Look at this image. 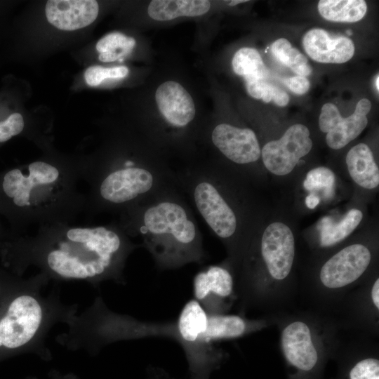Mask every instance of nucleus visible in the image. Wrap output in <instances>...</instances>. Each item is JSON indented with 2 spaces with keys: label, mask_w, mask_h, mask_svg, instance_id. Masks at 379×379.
Wrapping results in <instances>:
<instances>
[{
  "label": "nucleus",
  "mask_w": 379,
  "mask_h": 379,
  "mask_svg": "<svg viewBox=\"0 0 379 379\" xmlns=\"http://www.w3.org/2000/svg\"><path fill=\"white\" fill-rule=\"evenodd\" d=\"M371 108V101L362 98L357 102L354 113L344 118L334 104H324L321 109L319 126L322 132L326 133L328 146L339 149L359 136L367 126L366 115Z\"/></svg>",
  "instance_id": "nucleus-12"
},
{
  "label": "nucleus",
  "mask_w": 379,
  "mask_h": 379,
  "mask_svg": "<svg viewBox=\"0 0 379 379\" xmlns=\"http://www.w3.org/2000/svg\"><path fill=\"white\" fill-rule=\"evenodd\" d=\"M46 317L44 302L36 293L18 295L0 318V347L16 350L31 345L42 332Z\"/></svg>",
  "instance_id": "nucleus-8"
},
{
  "label": "nucleus",
  "mask_w": 379,
  "mask_h": 379,
  "mask_svg": "<svg viewBox=\"0 0 379 379\" xmlns=\"http://www.w3.org/2000/svg\"><path fill=\"white\" fill-rule=\"evenodd\" d=\"M267 317L279 329L287 379H322L340 339L338 322L310 310H284Z\"/></svg>",
  "instance_id": "nucleus-4"
},
{
  "label": "nucleus",
  "mask_w": 379,
  "mask_h": 379,
  "mask_svg": "<svg viewBox=\"0 0 379 379\" xmlns=\"http://www.w3.org/2000/svg\"><path fill=\"white\" fill-rule=\"evenodd\" d=\"M178 185L123 213L121 227L138 236L160 270L208 260L192 208Z\"/></svg>",
  "instance_id": "nucleus-2"
},
{
  "label": "nucleus",
  "mask_w": 379,
  "mask_h": 379,
  "mask_svg": "<svg viewBox=\"0 0 379 379\" xmlns=\"http://www.w3.org/2000/svg\"><path fill=\"white\" fill-rule=\"evenodd\" d=\"M155 99L162 116L174 127H185L195 117L192 96L176 81H168L161 84L156 91Z\"/></svg>",
  "instance_id": "nucleus-16"
},
{
  "label": "nucleus",
  "mask_w": 379,
  "mask_h": 379,
  "mask_svg": "<svg viewBox=\"0 0 379 379\" xmlns=\"http://www.w3.org/2000/svg\"><path fill=\"white\" fill-rule=\"evenodd\" d=\"M232 65L234 72L244 77L246 83L267 79L270 74L259 52L253 48L244 47L238 50Z\"/></svg>",
  "instance_id": "nucleus-22"
},
{
  "label": "nucleus",
  "mask_w": 379,
  "mask_h": 379,
  "mask_svg": "<svg viewBox=\"0 0 379 379\" xmlns=\"http://www.w3.org/2000/svg\"><path fill=\"white\" fill-rule=\"evenodd\" d=\"M271 324L266 316L248 319L243 314H208L206 335L211 342L236 339L266 328Z\"/></svg>",
  "instance_id": "nucleus-17"
},
{
  "label": "nucleus",
  "mask_w": 379,
  "mask_h": 379,
  "mask_svg": "<svg viewBox=\"0 0 379 379\" xmlns=\"http://www.w3.org/2000/svg\"><path fill=\"white\" fill-rule=\"evenodd\" d=\"M211 141L225 157L237 164L255 162L261 156L255 133L248 128L220 124L211 132Z\"/></svg>",
  "instance_id": "nucleus-13"
},
{
  "label": "nucleus",
  "mask_w": 379,
  "mask_h": 379,
  "mask_svg": "<svg viewBox=\"0 0 379 379\" xmlns=\"http://www.w3.org/2000/svg\"><path fill=\"white\" fill-rule=\"evenodd\" d=\"M367 5L364 0H321L318 11L325 20L339 22H354L366 15Z\"/></svg>",
  "instance_id": "nucleus-21"
},
{
  "label": "nucleus",
  "mask_w": 379,
  "mask_h": 379,
  "mask_svg": "<svg viewBox=\"0 0 379 379\" xmlns=\"http://www.w3.org/2000/svg\"><path fill=\"white\" fill-rule=\"evenodd\" d=\"M211 3L206 0H153L147 12L150 18L159 21L179 17H195L207 13Z\"/></svg>",
  "instance_id": "nucleus-19"
},
{
  "label": "nucleus",
  "mask_w": 379,
  "mask_h": 379,
  "mask_svg": "<svg viewBox=\"0 0 379 379\" xmlns=\"http://www.w3.org/2000/svg\"><path fill=\"white\" fill-rule=\"evenodd\" d=\"M261 100L267 103L272 100L277 105L284 107L289 102V96L285 91L267 81L264 86Z\"/></svg>",
  "instance_id": "nucleus-28"
},
{
  "label": "nucleus",
  "mask_w": 379,
  "mask_h": 379,
  "mask_svg": "<svg viewBox=\"0 0 379 379\" xmlns=\"http://www.w3.org/2000/svg\"><path fill=\"white\" fill-rule=\"evenodd\" d=\"M135 45V40L118 32L107 34L96 44L101 62H113L129 53Z\"/></svg>",
  "instance_id": "nucleus-24"
},
{
  "label": "nucleus",
  "mask_w": 379,
  "mask_h": 379,
  "mask_svg": "<svg viewBox=\"0 0 379 379\" xmlns=\"http://www.w3.org/2000/svg\"><path fill=\"white\" fill-rule=\"evenodd\" d=\"M371 259L366 246L353 244L326 260L320 267L317 282L305 291L312 306L310 310L331 317L365 274Z\"/></svg>",
  "instance_id": "nucleus-6"
},
{
  "label": "nucleus",
  "mask_w": 379,
  "mask_h": 379,
  "mask_svg": "<svg viewBox=\"0 0 379 379\" xmlns=\"http://www.w3.org/2000/svg\"><path fill=\"white\" fill-rule=\"evenodd\" d=\"M92 338L98 345L120 340L166 338L182 347L191 379H210L228 354L208 340L206 335L208 314L199 303L191 299L174 321H142L109 310L102 300L88 316Z\"/></svg>",
  "instance_id": "nucleus-1"
},
{
  "label": "nucleus",
  "mask_w": 379,
  "mask_h": 379,
  "mask_svg": "<svg viewBox=\"0 0 379 379\" xmlns=\"http://www.w3.org/2000/svg\"><path fill=\"white\" fill-rule=\"evenodd\" d=\"M371 335L361 331L352 341H343L340 335L332 357L338 359L337 379H379L378 347Z\"/></svg>",
  "instance_id": "nucleus-10"
},
{
  "label": "nucleus",
  "mask_w": 379,
  "mask_h": 379,
  "mask_svg": "<svg viewBox=\"0 0 379 379\" xmlns=\"http://www.w3.org/2000/svg\"><path fill=\"white\" fill-rule=\"evenodd\" d=\"M285 84L288 88L295 94L303 95L310 88V81L305 77L294 76L286 79Z\"/></svg>",
  "instance_id": "nucleus-29"
},
{
  "label": "nucleus",
  "mask_w": 379,
  "mask_h": 379,
  "mask_svg": "<svg viewBox=\"0 0 379 379\" xmlns=\"http://www.w3.org/2000/svg\"><path fill=\"white\" fill-rule=\"evenodd\" d=\"M44 246L42 265L50 274L65 280L124 283L123 269L138 245L120 226L65 229Z\"/></svg>",
  "instance_id": "nucleus-3"
},
{
  "label": "nucleus",
  "mask_w": 379,
  "mask_h": 379,
  "mask_svg": "<svg viewBox=\"0 0 379 379\" xmlns=\"http://www.w3.org/2000/svg\"><path fill=\"white\" fill-rule=\"evenodd\" d=\"M306 53L314 61L321 63L341 64L350 60L354 54V44L347 36L331 35L322 29H312L302 39Z\"/></svg>",
  "instance_id": "nucleus-14"
},
{
  "label": "nucleus",
  "mask_w": 379,
  "mask_h": 379,
  "mask_svg": "<svg viewBox=\"0 0 379 379\" xmlns=\"http://www.w3.org/2000/svg\"><path fill=\"white\" fill-rule=\"evenodd\" d=\"M312 147V141L307 127L294 124L280 139L264 145L261 150L262 162L273 174L285 175L293 170L300 158L307 154Z\"/></svg>",
  "instance_id": "nucleus-11"
},
{
  "label": "nucleus",
  "mask_w": 379,
  "mask_h": 379,
  "mask_svg": "<svg viewBox=\"0 0 379 379\" xmlns=\"http://www.w3.org/2000/svg\"><path fill=\"white\" fill-rule=\"evenodd\" d=\"M320 202V198L314 194H309L305 199L306 206L309 208H314Z\"/></svg>",
  "instance_id": "nucleus-31"
},
{
  "label": "nucleus",
  "mask_w": 379,
  "mask_h": 379,
  "mask_svg": "<svg viewBox=\"0 0 379 379\" xmlns=\"http://www.w3.org/2000/svg\"><path fill=\"white\" fill-rule=\"evenodd\" d=\"M378 79H379V77H378V74H377L375 81V88H376L378 92L379 91Z\"/></svg>",
  "instance_id": "nucleus-33"
},
{
  "label": "nucleus",
  "mask_w": 379,
  "mask_h": 379,
  "mask_svg": "<svg viewBox=\"0 0 379 379\" xmlns=\"http://www.w3.org/2000/svg\"><path fill=\"white\" fill-rule=\"evenodd\" d=\"M363 213L358 209L350 210L337 223L326 217L319 223V244L321 247L334 246L347 237L359 225Z\"/></svg>",
  "instance_id": "nucleus-20"
},
{
  "label": "nucleus",
  "mask_w": 379,
  "mask_h": 379,
  "mask_svg": "<svg viewBox=\"0 0 379 379\" xmlns=\"http://www.w3.org/2000/svg\"><path fill=\"white\" fill-rule=\"evenodd\" d=\"M193 295L207 314H226L237 300L235 280L225 265H211L193 279Z\"/></svg>",
  "instance_id": "nucleus-9"
},
{
  "label": "nucleus",
  "mask_w": 379,
  "mask_h": 379,
  "mask_svg": "<svg viewBox=\"0 0 379 379\" xmlns=\"http://www.w3.org/2000/svg\"><path fill=\"white\" fill-rule=\"evenodd\" d=\"M62 172L48 162L36 161L22 171L15 168L7 172L2 188L14 204L34 208L44 204L61 187Z\"/></svg>",
  "instance_id": "nucleus-7"
},
{
  "label": "nucleus",
  "mask_w": 379,
  "mask_h": 379,
  "mask_svg": "<svg viewBox=\"0 0 379 379\" xmlns=\"http://www.w3.org/2000/svg\"><path fill=\"white\" fill-rule=\"evenodd\" d=\"M24 126V119L20 114H11L5 121L0 122V142H6L20 133Z\"/></svg>",
  "instance_id": "nucleus-27"
},
{
  "label": "nucleus",
  "mask_w": 379,
  "mask_h": 379,
  "mask_svg": "<svg viewBox=\"0 0 379 379\" xmlns=\"http://www.w3.org/2000/svg\"><path fill=\"white\" fill-rule=\"evenodd\" d=\"M147 379H177L164 368L154 365H149L146 368Z\"/></svg>",
  "instance_id": "nucleus-30"
},
{
  "label": "nucleus",
  "mask_w": 379,
  "mask_h": 379,
  "mask_svg": "<svg viewBox=\"0 0 379 379\" xmlns=\"http://www.w3.org/2000/svg\"><path fill=\"white\" fill-rule=\"evenodd\" d=\"M247 1H246V0H233V1H228V5L230 6H234L237 5V4L244 3V2H247Z\"/></svg>",
  "instance_id": "nucleus-32"
},
{
  "label": "nucleus",
  "mask_w": 379,
  "mask_h": 379,
  "mask_svg": "<svg viewBox=\"0 0 379 379\" xmlns=\"http://www.w3.org/2000/svg\"><path fill=\"white\" fill-rule=\"evenodd\" d=\"M128 69L125 66L103 67L100 65L89 67L84 72L86 84L91 86H97L107 79H121L126 77Z\"/></svg>",
  "instance_id": "nucleus-26"
},
{
  "label": "nucleus",
  "mask_w": 379,
  "mask_h": 379,
  "mask_svg": "<svg viewBox=\"0 0 379 379\" xmlns=\"http://www.w3.org/2000/svg\"><path fill=\"white\" fill-rule=\"evenodd\" d=\"M335 183V174L331 169L317 167L307 173L303 187L310 192H321L326 199L331 198L334 194Z\"/></svg>",
  "instance_id": "nucleus-25"
},
{
  "label": "nucleus",
  "mask_w": 379,
  "mask_h": 379,
  "mask_svg": "<svg viewBox=\"0 0 379 379\" xmlns=\"http://www.w3.org/2000/svg\"><path fill=\"white\" fill-rule=\"evenodd\" d=\"M271 51L277 60L298 76L306 77L312 73V69L307 58L293 47L286 39L280 38L274 41L271 46Z\"/></svg>",
  "instance_id": "nucleus-23"
},
{
  "label": "nucleus",
  "mask_w": 379,
  "mask_h": 379,
  "mask_svg": "<svg viewBox=\"0 0 379 379\" xmlns=\"http://www.w3.org/2000/svg\"><path fill=\"white\" fill-rule=\"evenodd\" d=\"M295 253L291 229L280 222L268 225L258 248L262 270L236 288L239 312L254 309L271 314L290 308L297 293L289 282Z\"/></svg>",
  "instance_id": "nucleus-5"
},
{
  "label": "nucleus",
  "mask_w": 379,
  "mask_h": 379,
  "mask_svg": "<svg viewBox=\"0 0 379 379\" xmlns=\"http://www.w3.org/2000/svg\"><path fill=\"white\" fill-rule=\"evenodd\" d=\"M346 164L352 180L366 189H373L379 185V169L372 151L364 143L352 147L347 154Z\"/></svg>",
  "instance_id": "nucleus-18"
},
{
  "label": "nucleus",
  "mask_w": 379,
  "mask_h": 379,
  "mask_svg": "<svg viewBox=\"0 0 379 379\" xmlns=\"http://www.w3.org/2000/svg\"><path fill=\"white\" fill-rule=\"evenodd\" d=\"M98 11V4L94 0H50L45 8L48 21L64 31L89 25L96 19Z\"/></svg>",
  "instance_id": "nucleus-15"
}]
</instances>
